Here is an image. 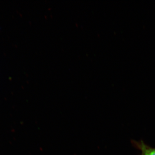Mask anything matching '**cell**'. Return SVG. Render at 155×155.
I'll list each match as a JSON object with an SVG mask.
<instances>
[{"mask_svg":"<svg viewBox=\"0 0 155 155\" xmlns=\"http://www.w3.org/2000/svg\"><path fill=\"white\" fill-rule=\"evenodd\" d=\"M132 143L136 148L140 150L141 153L140 155H155V148L149 146L142 140H134Z\"/></svg>","mask_w":155,"mask_h":155,"instance_id":"6da1fadb","label":"cell"}]
</instances>
